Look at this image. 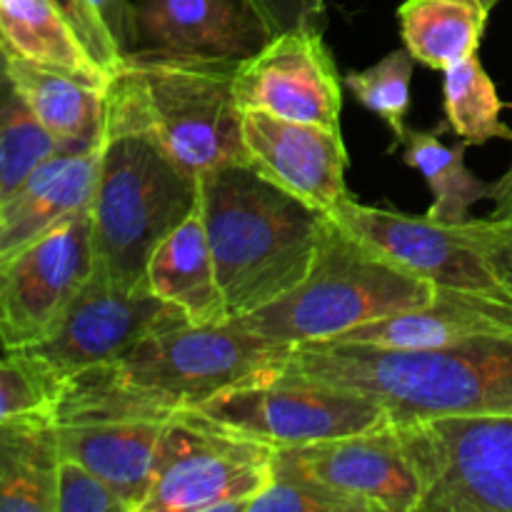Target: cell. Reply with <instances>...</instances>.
I'll list each match as a JSON object with an SVG mask.
<instances>
[{
	"instance_id": "obj_1",
	"label": "cell",
	"mask_w": 512,
	"mask_h": 512,
	"mask_svg": "<svg viewBox=\"0 0 512 512\" xmlns=\"http://www.w3.org/2000/svg\"><path fill=\"white\" fill-rule=\"evenodd\" d=\"M273 373L370 395L388 408L393 423L512 415V330L420 350L305 343Z\"/></svg>"
},
{
	"instance_id": "obj_2",
	"label": "cell",
	"mask_w": 512,
	"mask_h": 512,
	"mask_svg": "<svg viewBox=\"0 0 512 512\" xmlns=\"http://www.w3.org/2000/svg\"><path fill=\"white\" fill-rule=\"evenodd\" d=\"M93 205L95 270L120 288H148L145 270L160 240L198 208V178L185 173L110 78Z\"/></svg>"
},
{
	"instance_id": "obj_3",
	"label": "cell",
	"mask_w": 512,
	"mask_h": 512,
	"mask_svg": "<svg viewBox=\"0 0 512 512\" xmlns=\"http://www.w3.org/2000/svg\"><path fill=\"white\" fill-rule=\"evenodd\" d=\"M215 273L230 320L255 313L308 278L328 215L260 178L225 165L198 178Z\"/></svg>"
},
{
	"instance_id": "obj_4",
	"label": "cell",
	"mask_w": 512,
	"mask_h": 512,
	"mask_svg": "<svg viewBox=\"0 0 512 512\" xmlns=\"http://www.w3.org/2000/svg\"><path fill=\"white\" fill-rule=\"evenodd\" d=\"M435 285L380 255L328 215L308 278L275 303L235 318L243 330L273 343H325L385 315L420 308Z\"/></svg>"
},
{
	"instance_id": "obj_5",
	"label": "cell",
	"mask_w": 512,
	"mask_h": 512,
	"mask_svg": "<svg viewBox=\"0 0 512 512\" xmlns=\"http://www.w3.org/2000/svg\"><path fill=\"white\" fill-rule=\"evenodd\" d=\"M240 60L133 53L115 78L128 88L140 118L160 148L200 175L225 165H248L243 108L235 98Z\"/></svg>"
},
{
	"instance_id": "obj_6",
	"label": "cell",
	"mask_w": 512,
	"mask_h": 512,
	"mask_svg": "<svg viewBox=\"0 0 512 512\" xmlns=\"http://www.w3.org/2000/svg\"><path fill=\"white\" fill-rule=\"evenodd\" d=\"M178 405L130 383L115 363L70 375L50 415L60 455L78 460L120 495L130 512L143 510L153 460Z\"/></svg>"
},
{
	"instance_id": "obj_7",
	"label": "cell",
	"mask_w": 512,
	"mask_h": 512,
	"mask_svg": "<svg viewBox=\"0 0 512 512\" xmlns=\"http://www.w3.org/2000/svg\"><path fill=\"white\" fill-rule=\"evenodd\" d=\"M275 453L265 440L183 408L170 418L153 460L140 512H245L273 480Z\"/></svg>"
},
{
	"instance_id": "obj_8",
	"label": "cell",
	"mask_w": 512,
	"mask_h": 512,
	"mask_svg": "<svg viewBox=\"0 0 512 512\" xmlns=\"http://www.w3.org/2000/svg\"><path fill=\"white\" fill-rule=\"evenodd\" d=\"M290 350L243 330L233 320L220 325L183 320L140 340L115 360V368L130 383L178 408H200L235 385L268 378Z\"/></svg>"
},
{
	"instance_id": "obj_9",
	"label": "cell",
	"mask_w": 512,
	"mask_h": 512,
	"mask_svg": "<svg viewBox=\"0 0 512 512\" xmlns=\"http://www.w3.org/2000/svg\"><path fill=\"white\" fill-rule=\"evenodd\" d=\"M198 410L273 448H295L393 423L388 408L370 395L283 373L235 385Z\"/></svg>"
},
{
	"instance_id": "obj_10",
	"label": "cell",
	"mask_w": 512,
	"mask_h": 512,
	"mask_svg": "<svg viewBox=\"0 0 512 512\" xmlns=\"http://www.w3.org/2000/svg\"><path fill=\"white\" fill-rule=\"evenodd\" d=\"M405 425L425 480L418 512H512V415Z\"/></svg>"
},
{
	"instance_id": "obj_11",
	"label": "cell",
	"mask_w": 512,
	"mask_h": 512,
	"mask_svg": "<svg viewBox=\"0 0 512 512\" xmlns=\"http://www.w3.org/2000/svg\"><path fill=\"white\" fill-rule=\"evenodd\" d=\"M95 270L90 208L0 260V348L48 338Z\"/></svg>"
},
{
	"instance_id": "obj_12",
	"label": "cell",
	"mask_w": 512,
	"mask_h": 512,
	"mask_svg": "<svg viewBox=\"0 0 512 512\" xmlns=\"http://www.w3.org/2000/svg\"><path fill=\"white\" fill-rule=\"evenodd\" d=\"M275 460L353 500L360 512H418L423 503V470L405 423L278 448Z\"/></svg>"
},
{
	"instance_id": "obj_13",
	"label": "cell",
	"mask_w": 512,
	"mask_h": 512,
	"mask_svg": "<svg viewBox=\"0 0 512 512\" xmlns=\"http://www.w3.org/2000/svg\"><path fill=\"white\" fill-rule=\"evenodd\" d=\"M183 320L178 308L160 300L150 288H120L100 270H93L53 333L25 350L70 378L80 370L115 363L150 333Z\"/></svg>"
},
{
	"instance_id": "obj_14",
	"label": "cell",
	"mask_w": 512,
	"mask_h": 512,
	"mask_svg": "<svg viewBox=\"0 0 512 512\" xmlns=\"http://www.w3.org/2000/svg\"><path fill=\"white\" fill-rule=\"evenodd\" d=\"M328 215L340 228L435 288L512 295L493 273L485 255L475 248L465 223H438L428 215L413 218L363 205L355 198L338 203Z\"/></svg>"
},
{
	"instance_id": "obj_15",
	"label": "cell",
	"mask_w": 512,
	"mask_h": 512,
	"mask_svg": "<svg viewBox=\"0 0 512 512\" xmlns=\"http://www.w3.org/2000/svg\"><path fill=\"white\" fill-rule=\"evenodd\" d=\"M235 98L243 110L340 130L343 80L320 25L273 35L258 53L240 60Z\"/></svg>"
},
{
	"instance_id": "obj_16",
	"label": "cell",
	"mask_w": 512,
	"mask_h": 512,
	"mask_svg": "<svg viewBox=\"0 0 512 512\" xmlns=\"http://www.w3.org/2000/svg\"><path fill=\"white\" fill-rule=\"evenodd\" d=\"M248 168L318 213L353 198L345 183L350 155L340 130L243 110Z\"/></svg>"
},
{
	"instance_id": "obj_17",
	"label": "cell",
	"mask_w": 512,
	"mask_h": 512,
	"mask_svg": "<svg viewBox=\"0 0 512 512\" xmlns=\"http://www.w3.org/2000/svg\"><path fill=\"white\" fill-rule=\"evenodd\" d=\"M268 40L263 18L250 0L133 3V53L245 60Z\"/></svg>"
},
{
	"instance_id": "obj_18",
	"label": "cell",
	"mask_w": 512,
	"mask_h": 512,
	"mask_svg": "<svg viewBox=\"0 0 512 512\" xmlns=\"http://www.w3.org/2000/svg\"><path fill=\"white\" fill-rule=\"evenodd\" d=\"M512 295L470 293L438 288L435 298L420 308L385 315L358 325L325 343L373 345V348L420 350L443 348L485 333H510Z\"/></svg>"
},
{
	"instance_id": "obj_19",
	"label": "cell",
	"mask_w": 512,
	"mask_h": 512,
	"mask_svg": "<svg viewBox=\"0 0 512 512\" xmlns=\"http://www.w3.org/2000/svg\"><path fill=\"white\" fill-rule=\"evenodd\" d=\"M100 140L93 148H60L38 165L0 208V260L93 205Z\"/></svg>"
},
{
	"instance_id": "obj_20",
	"label": "cell",
	"mask_w": 512,
	"mask_h": 512,
	"mask_svg": "<svg viewBox=\"0 0 512 512\" xmlns=\"http://www.w3.org/2000/svg\"><path fill=\"white\" fill-rule=\"evenodd\" d=\"M145 280L148 288L160 300L178 308L188 323L220 325L230 320L198 208L150 253Z\"/></svg>"
},
{
	"instance_id": "obj_21",
	"label": "cell",
	"mask_w": 512,
	"mask_h": 512,
	"mask_svg": "<svg viewBox=\"0 0 512 512\" xmlns=\"http://www.w3.org/2000/svg\"><path fill=\"white\" fill-rule=\"evenodd\" d=\"M5 65L18 93L60 148L83 150L103 140L108 90L30 63L10 50H5Z\"/></svg>"
},
{
	"instance_id": "obj_22",
	"label": "cell",
	"mask_w": 512,
	"mask_h": 512,
	"mask_svg": "<svg viewBox=\"0 0 512 512\" xmlns=\"http://www.w3.org/2000/svg\"><path fill=\"white\" fill-rule=\"evenodd\" d=\"M0 43L30 63L68 73L93 88L108 90L113 78L90 55L55 0H0Z\"/></svg>"
},
{
	"instance_id": "obj_23",
	"label": "cell",
	"mask_w": 512,
	"mask_h": 512,
	"mask_svg": "<svg viewBox=\"0 0 512 512\" xmlns=\"http://www.w3.org/2000/svg\"><path fill=\"white\" fill-rule=\"evenodd\" d=\"M60 458L50 413L0 423V512H55Z\"/></svg>"
},
{
	"instance_id": "obj_24",
	"label": "cell",
	"mask_w": 512,
	"mask_h": 512,
	"mask_svg": "<svg viewBox=\"0 0 512 512\" xmlns=\"http://www.w3.org/2000/svg\"><path fill=\"white\" fill-rule=\"evenodd\" d=\"M488 15L483 0H405L398 8L405 50L433 70L478 55Z\"/></svg>"
},
{
	"instance_id": "obj_25",
	"label": "cell",
	"mask_w": 512,
	"mask_h": 512,
	"mask_svg": "<svg viewBox=\"0 0 512 512\" xmlns=\"http://www.w3.org/2000/svg\"><path fill=\"white\" fill-rule=\"evenodd\" d=\"M400 148L405 163L418 170L433 193L428 218L438 223H465L473 205L493 198V183L480 180L465 165L468 145H445L428 130L405 128V133L390 145V153Z\"/></svg>"
},
{
	"instance_id": "obj_26",
	"label": "cell",
	"mask_w": 512,
	"mask_h": 512,
	"mask_svg": "<svg viewBox=\"0 0 512 512\" xmlns=\"http://www.w3.org/2000/svg\"><path fill=\"white\" fill-rule=\"evenodd\" d=\"M60 150L40 125L8 75L0 43V208L18 193L35 168Z\"/></svg>"
},
{
	"instance_id": "obj_27",
	"label": "cell",
	"mask_w": 512,
	"mask_h": 512,
	"mask_svg": "<svg viewBox=\"0 0 512 512\" xmlns=\"http://www.w3.org/2000/svg\"><path fill=\"white\" fill-rule=\"evenodd\" d=\"M443 75L445 120L465 145L512 140V128L503 120V100L478 55L448 65Z\"/></svg>"
},
{
	"instance_id": "obj_28",
	"label": "cell",
	"mask_w": 512,
	"mask_h": 512,
	"mask_svg": "<svg viewBox=\"0 0 512 512\" xmlns=\"http://www.w3.org/2000/svg\"><path fill=\"white\" fill-rule=\"evenodd\" d=\"M415 58L405 48L393 50L365 70H350L343 78L353 98L390 125L398 140L408 128L410 83H413Z\"/></svg>"
},
{
	"instance_id": "obj_29",
	"label": "cell",
	"mask_w": 512,
	"mask_h": 512,
	"mask_svg": "<svg viewBox=\"0 0 512 512\" xmlns=\"http://www.w3.org/2000/svg\"><path fill=\"white\" fill-rule=\"evenodd\" d=\"M65 375L30 350L0 358V423L23 415L50 413L63 393Z\"/></svg>"
},
{
	"instance_id": "obj_30",
	"label": "cell",
	"mask_w": 512,
	"mask_h": 512,
	"mask_svg": "<svg viewBox=\"0 0 512 512\" xmlns=\"http://www.w3.org/2000/svg\"><path fill=\"white\" fill-rule=\"evenodd\" d=\"M245 512H360V508L318 480L275 460L273 480L250 500Z\"/></svg>"
},
{
	"instance_id": "obj_31",
	"label": "cell",
	"mask_w": 512,
	"mask_h": 512,
	"mask_svg": "<svg viewBox=\"0 0 512 512\" xmlns=\"http://www.w3.org/2000/svg\"><path fill=\"white\" fill-rule=\"evenodd\" d=\"M55 512H130L100 475L78 460L60 458L55 480Z\"/></svg>"
},
{
	"instance_id": "obj_32",
	"label": "cell",
	"mask_w": 512,
	"mask_h": 512,
	"mask_svg": "<svg viewBox=\"0 0 512 512\" xmlns=\"http://www.w3.org/2000/svg\"><path fill=\"white\" fill-rule=\"evenodd\" d=\"M55 3L63 8V13L68 15L70 23L75 25V30H78V35L83 38V43L88 45L90 55H93L110 75L118 73L125 58L120 55L118 45H115L113 35H110L105 20L100 18L93 0H55Z\"/></svg>"
},
{
	"instance_id": "obj_33",
	"label": "cell",
	"mask_w": 512,
	"mask_h": 512,
	"mask_svg": "<svg viewBox=\"0 0 512 512\" xmlns=\"http://www.w3.org/2000/svg\"><path fill=\"white\" fill-rule=\"evenodd\" d=\"M465 230H468L470 240L475 248L485 255L493 273L498 275L505 290L512 293V225L495 223V220H465Z\"/></svg>"
},
{
	"instance_id": "obj_34",
	"label": "cell",
	"mask_w": 512,
	"mask_h": 512,
	"mask_svg": "<svg viewBox=\"0 0 512 512\" xmlns=\"http://www.w3.org/2000/svg\"><path fill=\"white\" fill-rule=\"evenodd\" d=\"M250 3L263 18L270 38L285 30L320 25L325 10L323 0H250Z\"/></svg>"
},
{
	"instance_id": "obj_35",
	"label": "cell",
	"mask_w": 512,
	"mask_h": 512,
	"mask_svg": "<svg viewBox=\"0 0 512 512\" xmlns=\"http://www.w3.org/2000/svg\"><path fill=\"white\" fill-rule=\"evenodd\" d=\"M100 18L108 25L120 55L133 53V0H93Z\"/></svg>"
},
{
	"instance_id": "obj_36",
	"label": "cell",
	"mask_w": 512,
	"mask_h": 512,
	"mask_svg": "<svg viewBox=\"0 0 512 512\" xmlns=\"http://www.w3.org/2000/svg\"><path fill=\"white\" fill-rule=\"evenodd\" d=\"M493 213L488 215L495 223L512 225V163L505 175L493 183Z\"/></svg>"
},
{
	"instance_id": "obj_37",
	"label": "cell",
	"mask_w": 512,
	"mask_h": 512,
	"mask_svg": "<svg viewBox=\"0 0 512 512\" xmlns=\"http://www.w3.org/2000/svg\"><path fill=\"white\" fill-rule=\"evenodd\" d=\"M483 3H485V8H488V10H493V8H495V5H498V3H500V0H483Z\"/></svg>"
},
{
	"instance_id": "obj_38",
	"label": "cell",
	"mask_w": 512,
	"mask_h": 512,
	"mask_svg": "<svg viewBox=\"0 0 512 512\" xmlns=\"http://www.w3.org/2000/svg\"><path fill=\"white\" fill-rule=\"evenodd\" d=\"M323 3H325V0H323Z\"/></svg>"
}]
</instances>
